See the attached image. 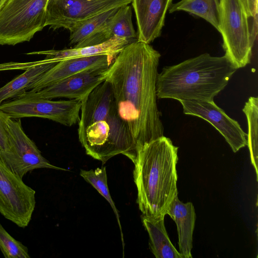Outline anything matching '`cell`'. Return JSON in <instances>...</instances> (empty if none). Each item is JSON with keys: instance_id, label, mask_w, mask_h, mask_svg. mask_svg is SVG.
<instances>
[{"instance_id": "cell-19", "label": "cell", "mask_w": 258, "mask_h": 258, "mask_svg": "<svg viewBox=\"0 0 258 258\" xmlns=\"http://www.w3.org/2000/svg\"><path fill=\"white\" fill-rule=\"evenodd\" d=\"M58 62L45 59L35 62L24 73L0 88V105L10 98H16L27 91L29 86L37 81L45 73Z\"/></svg>"}, {"instance_id": "cell-4", "label": "cell", "mask_w": 258, "mask_h": 258, "mask_svg": "<svg viewBox=\"0 0 258 258\" xmlns=\"http://www.w3.org/2000/svg\"><path fill=\"white\" fill-rule=\"evenodd\" d=\"M236 70L225 55L208 53L164 67L157 78V98L214 101Z\"/></svg>"}, {"instance_id": "cell-6", "label": "cell", "mask_w": 258, "mask_h": 258, "mask_svg": "<svg viewBox=\"0 0 258 258\" xmlns=\"http://www.w3.org/2000/svg\"><path fill=\"white\" fill-rule=\"evenodd\" d=\"M248 19L240 0H221L219 32L225 55L236 69L250 62L253 43Z\"/></svg>"}, {"instance_id": "cell-25", "label": "cell", "mask_w": 258, "mask_h": 258, "mask_svg": "<svg viewBox=\"0 0 258 258\" xmlns=\"http://www.w3.org/2000/svg\"><path fill=\"white\" fill-rule=\"evenodd\" d=\"M11 117L0 109V151H7L9 148L8 120Z\"/></svg>"}, {"instance_id": "cell-13", "label": "cell", "mask_w": 258, "mask_h": 258, "mask_svg": "<svg viewBox=\"0 0 258 258\" xmlns=\"http://www.w3.org/2000/svg\"><path fill=\"white\" fill-rule=\"evenodd\" d=\"M116 56L107 54L61 60L31 84L26 92H36L74 75L86 71H105Z\"/></svg>"}, {"instance_id": "cell-26", "label": "cell", "mask_w": 258, "mask_h": 258, "mask_svg": "<svg viewBox=\"0 0 258 258\" xmlns=\"http://www.w3.org/2000/svg\"><path fill=\"white\" fill-rule=\"evenodd\" d=\"M240 1L249 18H253L257 15V0H240Z\"/></svg>"}, {"instance_id": "cell-23", "label": "cell", "mask_w": 258, "mask_h": 258, "mask_svg": "<svg viewBox=\"0 0 258 258\" xmlns=\"http://www.w3.org/2000/svg\"><path fill=\"white\" fill-rule=\"evenodd\" d=\"M80 175L88 183L91 184L109 203L112 207L119 225L121 238L124 248L123 233L119 220L118 211L110 196L108 184L106 167L102 166L95 170H85L81 169Z\"/></svg>"}, {"instance_id": "cell-9", "label": "cell", "mask_w": 258, "mask_h": 258, "mask_svg": "<svg viewBox=\"0 0 258 258\" xmlns=\"http://www.w3.org/2000/svg\"><path fill=\"white\" fill-rule=\"evenodd\" d=\"M132 0H48L45 26L70 32L85 21L104 12L130 5Z\"/></svg>"}, {"instance_id": "cell-8", "label": "cell", "mask_w": 258, "mask_h": 258, "mask_svg": "<svg viewBox=\"0 0 258 258\" xmlns=\"http://www.w3.org/2000/svg\"><path fill=\"white\" fill-rule=\"evenodd\" d=\"M82 101L80 99L53 101L30 97H17L2 103L0 109L12 118L38 117L71 126L79 122Z\"/></svg>"}, {"instance_id": "cell-10", "label": "cell", "mask_w": 258, "mask_h": 258, "mask_svg": "<svg viewBox=\"0 0 258 258\" xmlns=\"http://www.w3.org/2000/svg\"><path fill=\"white\" fill-rule=\"evenodd\" d=\"M9 148L0 151V159L14 173L23 178L28 172L40 168L68 171L49 162L35 143L25 134L21 119L8 120Z\"/></svg>"}, {"instance_id": "cell-17", "label": "cell", "mask_w": 258, "mask_h": 258, "mask_svg": "<svg viewBox=\"0 0 258 258\" xmlns=\"http://www.w3.org/2000/svg\"><path fill=\"white\" fill-rule=\"evenodd\" d=\"M131 43L126 39L112 37L102 43L80 48H72L62 50H48L28 53L43 54L45 58L59 61L63 59L107 54L116 56L127 44Z\"/></svg>"}, {"instance_id": "cell-3", "label": "cell", "mask_w": 258, "mask_h": 258, "mask_svg": "<svg viewBox=\"0 0 258 258\" xmlns=\"http://www.w3.org/2000/svg\"><path fill=\"white\" fill-rule=\"evenodd\" d=\"M178 149L170 139L163 136L138 149L133 174L137 203L143 216L165 217L178 195Z\"/></svg>"}, {"instance_id": "cell-11", "label": "cell", "mask_w": 258, "mask_h": 258, "mask_svg": "<svg viewBox=\"0 0 258 258\" xmlns=\"http://www.w3.org/2000/svg\"><path fill=\"white\" fill-rule=\"evenodd\" d=\"M179 102L184 114L200 117L216 128L233 152L247 146V134L237 121L228 116L214 101L188 100Z\"/></svg>"}, {"instance_id": "cell-21", "label": "cell", "mask_w": 258, "mask_h": 258, "mask_svg": "<svg viewBox=\"0 0 258 258\" xmlns=\"http://www.w3.org/2000/svg\"><path fill=\"white\" fill-rule=\"evenodd\" d=\"M242 111L247 121V146L250 153L251 162L255 169L256 180L258 178V98L250 97L245 103Z\"/></svg>"}, {"instance_id": "cell-24", "label": "cell", "mask_w": 258, "mask_h": 258, "mask_svg": "<svg viewBox=\"0 0 258 258\" xmlns=\"http://www.w3.org/2000/svg\"><path fill=\"white\" fill-rule=\"evenodd\" d=\"M0 250L6 258H30L28 248L12 237L0 223Z\"/></svg>"}, {"instance_id": "cell-20", "label": "cell", "mask_w": 258, "mask_h": 258, "mask_svg": "<svg viewBox=\"0 0 258 258\" xmlns=\"http://www.w3.org/2000/svg\"><path fill=\"white\" fill-rule=\"evenodd\" d=\"M221 0H181L172 5L169 13L183 11L201 17L220 31Z\"/></svg>"}, {"instance_id": "cell-27", "label": "cell", "mask_w": 258, "mask_h": 258, "mask_svg": "<svg viewBox=\"0 0 258 258\" xmlns=\"http://www.w3.org/2000/svg\"><path fill=\"white\" fill-rule=\"evenodd\" d=\"M6 1V0H0V8L2 7Z\"/></svg>"}, {"instance_id": "cell-2", "label": "cell", "mask_w": 258, "mask_h": 258, "mask_svg": "<svg viewBox=\"0 0 258 258\" xmlns=\"http://www.w3.org/2000/svg\"><path fill=\"white\" fill-rule=\"evenodd\" d=\"M81 101L78 133L86 153L103 163L118 154L134 162L136 145L119 115L109 83L104 80Z\"/></svg>"}, {"instance_id": "cell-1", "label": "cell", "mask_w": 258, "mask_h": 258, "mask_svg": "<svg viewBox=\"0 0 258 258\" xmlns=\"http://www.w3.org/2000/svg\"><path fill=\"white\" fill-rule=\"evenodd\" d=\"M160 57L149 44L136 40L125 46L103 73L137 150L164 136L156 94Z\"/></svg>"}, {"instance_id": "cell-12", "label": "cell", "mask_w": 258, "mask_h": 258, "mask_svg": "<svg viewBox=\"0 0 258 258\" xmlns=\"http://www.w3.org/2000/svg\"><path fill=\"white\" fill-rule=\"evenodd\" d=\"M105 71L81 72L62 79L39 91L25 92L18 97L38 98L50 100L66 98L69 99L82 100L97 85L104 81L103 73Z\"/></svg>"}, {"instance_id": "cell-16", "label": "cell", "mask_w": 258, "mask_h": 258, "mask_svg": "<svg viewBox=\"0 0 258 258\" xmlns=\"http://www.w3.org/2000/svg\"><path fill=\"white\" fill-rule=\"evenodd\" d=\"M167 214L176 224L179 252L183 258H191L192 235L196 218L192 203H182L177 195L170 204Z\"/></svg>"}, {"instance_id": "cell-7", "label": "cell", "mask_w": 258, "mask_h": 258, "mask_svg": "<svg viewBox=\"0 0 258 258\" xmlns=\"http://www.w3.org/2000/svg\"><path fill=\"white\" fill-rule=\"evenodd\" d=\"M35 194L0 159V214L19 227H27L35 208Z\"/></svg>"}, {"instance_id": "cell-22", "label": "cell", "mask_w": 258, "mask_h": 258, "mask_svg": "<svg viewBox=\"0 0 258 258\" xmlns=\"http://www.w3.org/2000/svg\"><path fill=\"white\" fill-rule=\"evenodd\" d=\"M118 8L98 14L77 26L71 32L69 39L70 44L74 45V48L82 47L86 41L101 29Z\"/></svg>"}, {"instance_id": "cell-5", "label": "cell", "mask_w": 258, "mask_h": 258, "mask_svg": "<svg viewBox=\"0 0 258 258\" xmlns=\"http://www.w3.org/2000/svg\"><path fill=\"white\" fill-rule=\"evenodd\" d=\"M48 0H6L0 8V45L29 41L45 27Z\"/></svg>"}, {"instance_id": "cell-15", "label": "cell", "mask_w": 258, "mask_h": 258, "mask_svg": "<svg viewBox=\"0 0 258 258\" xmlns=\"http://www.w3.org/2000/svg\"><path fill=\"white\" fill-rule=\"evenodd\" d=\"M112 37L125 38L130 43L137 40V33L133 23L132 7L129 5L119 8L83 47L99 44Z\"/></svg>"}, {"instance_id": "cell-18", "label": "cell", "mask_w": 258, "mask_h": 258, "mask_svg": "<svg viewBox=\"0 0 258 258\" xmlns=\"http://www.w3.org/2000/svg\"><path fill=\"white\" fill-rule=\"evenodd\" d=\"M143 225L149 236V246L156 258H183L172 244L164 225V217L142 216Z\"/></svg>"}, {"instance_id": "cell-14", "label": "cell", "mask_w": 258, "mask_h": 258, "mask_svg": "<svg viewBox=\"0 0 258 258\" xmlns=\"http://www.w3.org/2000/svg\"><path fill=\"white\" fill-rule=\"evenodd\" d=\"M172 0H132L137 25V40L150 44L159 37Z\"/></svg>"}]
</instances>
